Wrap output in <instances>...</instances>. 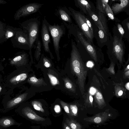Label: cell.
Listing matches in <instances>:
<instances>
[{
    "label": "cell",
    "mask_w": 129,
    "mask_h": 129,
    "mask_svg": "<svg viewBox=\"0 0 129 129\" xmlns=\"http://www.w3.org/2000/svg\"><path fill=\"white\" fill-rule=\"evenodd\" d=\"M94 97L95 100L99 105L101 106L104 104L105 101L103 95L99 91H96Z\"/></svg>",
    "instance_id": "22"
},
{
    "label": "cell",
    "mask_w": 129,
    "mask_h": 129,
    "mask_svg": "<svg viewBox=\"0 0 129 129\" xmlns=\"http://www.w3.org/2000/svg\"><path fill=\"white\" fill-rule=\"evenodd\" d=\"M41 34L42 43L44 51L46 52L51 53L49 49V44L51 43L49 32L44 21H43Z\"/></svg>",
    "instance_id": "10"
},
{
    "label": "cell",
    "mask_w": 129,
    "mask_h": 129,
    "mask_svg": "<svg viewBox=\"0 0 129 129\" xmlns=\"http://www.w3.org/2000/svg\"><path fill=\"white\" fill-rule=\"evenodd\" d=\"M121 25L125 31V39L129 41V17H128L123 20Z\"/></svg>",
    "instance_id": "20"
},
{
    "label": "cell",
    "mask_w": 129,
    "mask_h": 129,
    "mask_svg": "<svg viewBox=\"0 0 129 129\" xmlns=\"http://www.w3.org/2000/svg\"><path fill=\"white\" fill-rule=\"evenodd\" d=\"M37 113L43 117H48L49 115V107L46 102L41 100H34L29 103Z\"/></svg>",
    "instance_id": "8"
},
{
    "label": "cell",
    "mask_w": 129,
    "mask_h": 129,
    "mask_svg": "<svg viewBox=\"0 0 129 129\" xmlns=\"http://www.w3.org/2000/svg\"><path fill=\"white\" fill-rule=\"evenodd\" d=\"M89 100L90 103L92 104L93 101V98L91 94H90L89 96Z\"/></svg>",
    "instance_id": "38"
},
{
    "label": "cell",
    "mask_w": 129,
    "mask_h": 129,
    "mask_svg": "<svg viewBox=\"0 0 129 129\" xmlns=\"http://www.w3.org/2000/svg\"><path fill=\"white\" fill-rule=\"evenodd\" d=\"M17 29L18 28L7 25L5 36L2 40L0 42V44H1L6 42L8 39L14 36L15 35Z\"/></svg>",
    "instance_id": "14"
},
{
    "label": "cell",
    "mask_w": 129,
    "mask_h": 129,
    "mask_svg": "<svg viewBox=\"0 0 129 129\" xmlns=\"http://www.w3.org/2000/svg\"><path fill=\"white\" fill-rule=\"evenodd\" d=\"M27 74L25 73H22L15 76L11 78L9 81L11 84H20L24 82L27 78Z\"/></svg>",
    "instance_id": "16"
},
{
    "label": "cell",
    "mask_w": 129,
    "mask_h": 129,
    "mask_svg": "<svg viewBox=\"0 0 129 129\" xmlns=\"http://www.w3.org/2000/svg\"><path fill=\"white\" fill-rule=\"evenodd\" d=\"M105 12L107 15L111 20L114 21L115 22H120V20L114 16L113 12L108 4L106 5Z\"/></svg>",
    "instance_id": "19"
},
{
    "label": "cell",
    "mask_w": 129,
    "mask_h": 129,
    "mask_svg": "<svg viewBox=\"0 0 129 129\" xmlns=\"http://www.w3.org/2000/svg\"><path fill=\"white\" fill-rule=\"evenodd\" d=\"M129 70V64L128 65L126 68V69L125 70Z\"/></svg>",
    "instance_id": "44"
},
{
    "label": "cell",
    "mask_w": 129,
    "mask_h": 129,
    "mask_svg": "<svg viewBox=\"0 0 129 129\" xmlns=\"http://www.w3.org/2000/svg\"><path fill=\"white\" fill-rule=\"evenodd\" d=\"M59 13L61 18L63 20L68 22L71 21V18L70 16L64 10L60 9L59 10Z\"/></svg>",
    "instance_id": "23"
},
{
    "label": "cell",
    "mask_w": 129,
    "mask_h": 129,
    "mask_svg": "<svg viewBox=\"0 0 129 129\" xmlns=\"http://www.w3.org/2000/svg\"><path fill=\"white\" fill-rule=\"evenodd\" d=\"M87 66L88 67H92L93 65V62L91 61H89L87 62Z\"/></svg>",
    "instance_id": "37"
},
{
    "label": "cell",
    "mask_w": 129,
    "mask_h": 129,
    "mask_svg": "<svg viewBox=\"0 0 129 129\" xmlns=\"http://www.w3.org/2000/svg\"><path fill=\"white\" fill-rule=\"evenodd\" d=\"M65 129H70L69 127L68 126L65 125L64 126Z\"/></svg>",
    "instance_id": "43"
},
{
    "label": "cell",
    "mask_w": 129,
    "mask_h": 129,
    "mask_svg": "<svg viewBox=\"0 0 129 129\" xmlns=\"http://www.w3.org/2000/svg\"><path fill=\"white\" fill-rule=\"evenodd\" d=\"M43 5V4L33 3L23 6L16 11L14 16V20H19L21 17L27 16L37 12Z\"/></svg>",
    "instance_id": "7"
},
{
    "label": "cell",
    "mask_w": 129,
    "mask_h": 129,
    "mask_svg": "<svg viewBox=\"0 0 129 129\" xmlns=\"http://www.w3.org/2000/svg\"><path fill=\"white\" fill-rule=\"evenodd\" d=\"M42 44L40 40H39L37 44L35 52V56L37 58H39L41 54Z\"/></svg>",
    "instance_id": "25"
},
{
    "label": "cell",
    "mask_w": 129,
    "mask_h": 129,
    "mask_svg": "<svg viewBox=\"0 0 129 129\" xmlns=\"http://www.w3.org/2000/svg\"><path fill=\"white\" fill-rule=\"evenodd\" d=\"M113 31L117 33L123 38H125V31L121 24L120 23V22H115Z\"/></svg>",
    "instance_id": "18"
},
{
    "label": "cell",
    "mask_w": 129,
    "mask_h": 129,
    "mask_svg": "<svg viewBox=\"0 0 129 129\" xmlns=\"http://www.w3.org/2000/svg\"><path fill=\"white\" fill-rule=\"evenodd\" d=\"M10 40L14 48L25 50H30L28 34L21 28H18L15 35L11 38Z\"/></svg>",
    "instance_id": "5"
},
{
    "label": "cell",
    "mask_w": 129,
    "mask_h": 129,
    "mask_svg": "<svg viewBox=\"0 0 129 129\" xmlns=\"http://www.w3.org/2000/svg\"><path fill=\"white\" fill-rule=\"evenodd\" d=\"M69 9L72 15L82 32L89 42L93 43V35L88 27L85 16L81 13L76 11L71 8Z\"/></svg>",
    "instance_id": "4"
},
{
    "label": "cell",
    "mask_w": 129,
    "mask_h": 129,
    "mask_svg": "<svg viewBox=\"0 0 129 129\" xmlns=\"http://www.w3.org/2000/svg\"><path fill=\"white\" fill-rule=\"evenodd\" d=\"M54 112L56 113H59L60 110V106L58 105H55L53 108Z\"/></svg>",
    "instance_id": "31"
},
{
    "label": "cell",
    "mask_w": 129,
    "mask_h": 129,
    "mask_svg": "<svg viewBox=\"0 0 129 129\" xmlns=\"http://www.w3.org/2000/svg\"><path fill=\"white\" fill-rule=\"evenodd\" d=\"M15 112L17 115L31 123L40 125L44 127H47L51 122L48 117H43L35 112L29 103L25 102L16 108Z\"/></svg>",
    "instance_id": "2"
},
{
    "label": "cell",
    "mask_w": 129,
    "mask_h": 129,
    "mask_svg": "<svg viewBox=\"0 0 129 129\" xmlns=\"http://www.w3.org/2000/svg\"><path fill=\"white\" fill-rule=\"evenodd\" d=\"M22 123L17 122L11 116H4L0 119V129L6 128L14 125L20 126Z\"/></svg>",
    "instance_id": "12"
},
{
    "label": "cell",
    "mask_w": 129,
    "mask_h": 129,
    "mask_svg": "<svg viewBox=\"0 0 129 129\" xmlns=\"http://www.w3.org/2000/svg\"><path fill=\"white\" fill-rule=\"evenodd\" d=\"M65 86L66 88L72 91H74L75 88L72 82L67 78L64 79Z\"/></svg>",
    "instance_id": "26"
},
{
    "label": "cell",
    "mask_w": 129,
    "mask_h": 129,
    "mask_svg": "<svg viewBox=\"0 0 129 129\" xmlns=\"http://www.w3.org/2000/svg\"><path fill=\"white\" fill-rule=\"evenodd\" d=\"M40 21L37 18H32L27 20L20 24V26L23 30L27 33L29 36L30 50L36 48L39 40Z\"/></svg>",
    "instance_id": "3"
},
{
    "label": "cell",
    "mask_w": 129,
    "mask_h": 129,
    "mask_svg": "<svg viewBox=\"0 0 129 129\" xmlns=\"http://www.w3.org/2000/svg\"><path fill=\"white\" fill-rule=\"evenodd\" d=\"M6 26V24L0 21V42L2 40L5 36Z\"/></svg>",
    "instance_id": "24"
},
{
    "label": "cell",
    "mask_w": 129,
    "mask_h": 129,
    "mask_svg": "<svg viewBox=\"0 0 129 129\" xmlns=\"http://www.w3.org/2000/svg\"><path fill=\"white\" fill-rule=\"evenodd\" d=\"M126 88L129 89V82L127 83L126 85Z\"/></svg>",
    "instance_id": "42"
},
{
    "label": "cell",
    "mask_w": 129,
    "mask_h": 129,
    "mask_svg": "<svg viewBox=\"0 0 129 129\" xmlns=\"http://www.w3.org/2000/svg\"><path fill=\"white\" fill-rule=\"evenodd\" d=\"M77 36L79 41L91 58L96 62L97 60V56L95 48L91 43L85 39L83 34L80 32L78 31Z\"/></svg>",
    "instance_id": "11"
},
{
    "label": "cell",
    "mask_w": 129,
    "mask_h": 129,
    "mask_svg": "<svg viewBox=\"0 0 129 129\" xmlns=\"http://www.w3.org/2000/svg\"><path fill=\"white\" fill-rule=\"evenodd\" d=\"M76 1L78 6L85 13H87V9H89L91 10V6L87 1L85 0H78Z\"/></svg>",
    "instance_id": "17"
},
{
    "label": "cell",
    "mask_w": 129,
    "mask_h": 129,
    "mask_svg": "<svg viewBox=\"0 0 129 129\" xmlns=\"http://www.w3.org/2000/svg\"><path fill=\"white\" fill-rule=\"evenodd\" d=\"M71 65L73 71L78 78V82L81 93L84 91V82L87 70L83 64L74 42H72Z\"/></svg>",
    "instance_id": "1"
},
{
    "label": "cell",
    "mask_w": 129,
    "mask_h": 129,
    "mask_svg": "<svg viewBox=\"0 0 129 129\" xmlns=\"http://www.w3.org/2000/svg\"><path fill=\"white\" fill-rule=\"evenodd\" d=\"M123 93V91L121 90H120L118 93V94L119 96H121L122 95Z\"/></svg>",
    "instance_id": "40"
},
{
    "label": "cell",
    "mask_w": 129,
    "mask_h": 129,
    "mask_svg": "<svg viewBox=\"0 0 129 129\" xmlns=\"http://www.w3.org/2000/svg\"><path fill=\"white\" fill-rule=\"evenodd\" d=\"M43 20L48 27L52 37L54 47L57 56L59 55L60 48L59 41L61 37L63 34V31L61 27L59 25L50 24L46 19L45 17Z\"/></svg>",
    "instance_id": "6"
},
{
    "label": "cell",
    "mask_w": 129,
    "mask_h": 129,
    "mask_svg": "<svg viewBox=\"0 0 129 129\" xmlns=\"http://www.w3.org/2000/svg\"><path fill=\"white\" fill-rule=\"evenodd\" d=\"M96 91V90L95 88L93 87H91L90 88V93L91 95H93L95 94Z\"/></svg>",
    "instance_id": "35"
},
{
    "label": "cell",
    "mask_w": 129,
    "mask_h": 129,
    "mask_svg": "<svg viewBox=\"0 0 129 129\" xmlns=\"http://www.w3.org/2000/svg\"><path fill=\"white\" fill-rule=\"evenodd\" d=\"M125 75L126 76H129V70L126 72L125 73Z\"/></svg>",
    "instance_id": "41"
},
{
    "label": "cell",
    "mask_w": 129,
    "mask_h": 129,
    "mask_svg": "<svg viewBox=\"0 0 129 129\" xmlns=\"http://www.w3.org/2000/svg\"><path fill=\"white\" fill-rule=\"evenodd\" d=\"M71 109L73 113L76 114L77 112V108L76 106L75 105H72L70 106Z\"/></svg>",
    "instance_id": "29"
},
{
    "label": "cell",
    "mask_w": 129,
    "mask_h": 129,
    "mask_svg": "<svg viewBox=\"0 0 129 129\" xmlns=\"http://www.w3.org/2000/svg\"><path fill=\"white\" fill-rule=\"evenodd\" d=\"M123 11L125 12L128 15V17H129V3Z\"/></svg>",
    "instance_id": "34"
},
{
    "label": "cell",
    "mask_w": 129,
    "mask_h": 129,
    "mask_svg": "<svg viewBox=\"0 0 129 129\" xmlns=\"http://www.w3.org/2000/svg\"><path fill=\"white\" fill-rule=\"evenodd\" d=\"M41 127H43L40 125H33L30 127L31 129H44L42 128Z\"/></svg>",
    "instance_id": "33"
},
{
    "label": "cell",
    "mask_w": 129,
    "mask_h": 129,
    "mask_svg": "<svg viewBox=\"0 0 129 129\" xmlns=\"http://www.w3.org/2000/svg\"><path fill=\"white\" fill-rule=\"evenodd\" d=\"M7 3V2L3 0H0V4H5Z\"/></svg>",
    "instance_id": "39"
},
{
    "label": "cell",
    "mask_w": 129,
    "mask_h": 129,
    "mask_svg": "<svg viewBox=\"0 0 129 129\" xmlns=\"http://www.w3.org/2000/svg\"><path fill=\"white\" fill-rule=\"evenodd\" d=\"M60 102L61 105L63 107L65 112L67 113H69V108L66 104L62 101H61Z\"/></svg>",
    "instance_id": "28"
},
{
    "label": "cell",
    "mask_w": 129,
    "mask_h": 129,
    "mask_svg": "<svg viewBox=\"0 0 129 129\" xmlns=\"http://www.w3.org/2000/svg\"><path fill=\"white\" fill-rule=\"evenodd\" d=\"M86 20V23L89 27L90 29L91 30L92 33L93 35V28L91 25V24L90 21L88 20V19L86 17L85 18Z\"/></svg>",
    "instance_id": "30"
},
{
    "label": "cell",
    "mask_w": 129,
    "mask_h": 129,
    "mask_svg": "<svg viewBox=\"0 0 129 129\" xmlns=\"http://www.w3.org/2000/svg\"><path fill=\"white\" fill-rule=\"evenodd\" d=\"M87 12L94 21V23L96 24L99 28H100L107 35H109L106 33L105 30L98 16L96 15L91 9H87L86 10Z\"/></svg>",
    "instance_id": "15"
},
{
    "label": "cell",
    "mask_w": 129,
    "mask_h": 129,
    "mask_svg": "<svg viewBox=\"0 0 129 129\" xmlns=\"http://www.w3.org/2000/svg\"><path fill=\"white\" fill-rule=\"evenodd\" d=\"M120 1V3H115L112 4L111 8L114 15L123 12L129 3V0Z\"/></svg>",
    "instance_id": "13"
},
{
    "label": "cell",
    "mask_w": 129,
    "mask_h": 129,
    "mask_svg": "<svg viewBox=\"0 0 129 129\" xmlns=\"http://www.w3.org/2000/svg\"><path fill=\"white\" fill-rule=\"evenodd\" d=\"M70 126L72 129H76L77 128V125L74 123H71L70 124Z\"/></svg>",
    "instance_id": "36"
},
{
    "label": "cell",
    "mask_w": 129,
    "mask_h": 129,
    "mask_svg": "<svg viewBox=\"0 0 129 129\" xmlns=\"http://www.w3.org/2000/svg\"><path fill=\"white\" fill-rule=\"evenodd\" d=\"M102 121V118L99 117H96L94 119V122L97 123H100Z\"/></svg>",
    "instance_id": "32"
},
{
    "label": "cell",
    "mask_w": 129,
    "mask_h": 129,
    "mask_svg": "<svg viewBox=\"0 0 129 129\" xmlns=\"http://www.w3.org/2000/svg\"><path fill=\"white\" fill-rule=\"evenodd\" d=\"M48 75L52 85H55L59 83L58 79L54 76L50 74H48Z\"/></svg>",
    "instance_id": "27"
},
{
    "label": "cell",
    "mask_w": 129,
    "mask_h": 129,
    "mask_svg": "<svg viewBox=\"0 0 129 129\" xmlns=\"http://www.w3.org/2000/svg\"><path fill=\"white\" fill-rule=\"evenodd\" d=\"M109 1L108 0H100L97 1V8L100 12L105 14V9L107 4Z\"/></svg>",
    "instance_id": "21"
},
{
    "label": "cell",
    "mask_w": 129,
    "mask_h": 129,
    "mask_svg": "<svg viewBox=\"0 0 129 129\" xmlns=\"http://www.w3.org/2000/svg\"><path fill=\"white\" fill-rule=\"evenodd\" d=\"M27 93L23 94L7 101L4 104V108L1 110V112L5 113L15 108H16L28 99V97H27Z\"/></svg>",
    "instance_id": "9"
},
{
    "label": "cell",
    "mask_w": 129,
    "mask_h": 129,
    "mask_svg": "<svg viewBox=\"0 0 129 129\" xmlns=\"http://www.w3.org/2000/svg\"><path fill=\"white\" fill-rule=\"evenodd\" d=\"M1 89H2V88H1V86H0V92H1Z\"/></svg>",
    "instance_id": "45"
}]
</instances>
